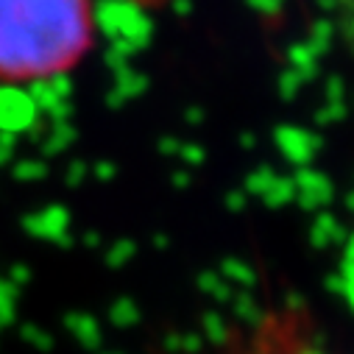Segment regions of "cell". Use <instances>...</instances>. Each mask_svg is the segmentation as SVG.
<instances>
[{"instance_id":"obj_1","label":"cell","mask_w":354,"mask_h":354,"mask_svg":"<svg viewBox=\"0 0 354 354\" xmlns=\"http://www.w3.org/2000/svg\"><path fill=\"white\" fill-rule=\"evenodd\" d=\"M95 42V0H0V84L67 75Z\"/></svg>"},{"instance_id":"obj_2","label":"cell","mask_w":354,"mask_h":354,"mask_svg":"<svg viewBox=\"0 0 354 354\" xmlns=\"http://www.w3.org/2000/svg\"><path fill=\"white\" fill-rule=\"evenodd\" d=\"M221 354H332L313 318L296 307H274L259 315Z\"/></svg>"},{"instance_id":"obj_3","label":"cell","mask_w":354,"mask_h":354,"mask_svg":"<svg viewBox=\"0 0 354 354\" xmlns=\"http://www.w3.org/2000/svg\"><path fill=\"white\" fill-rule=\"evenodd\" d=\"M335 23L343 48L354 59V0H335Z\"/></svg>"},{"instance_id":"obj_4","label":"cell","mask_w":354,"mask_h":354,"mask_svg":"<svg viewBox=\"0 0 354 354\" xmlns=\"http://www.w3.org/2000/svg\"><path fill=\"white\" fill-rule=\"evenodd\" d=\"M123 3H129L134 9H142V12H159L170 3V0H123Z\"/></svg>"}]
</instances>
